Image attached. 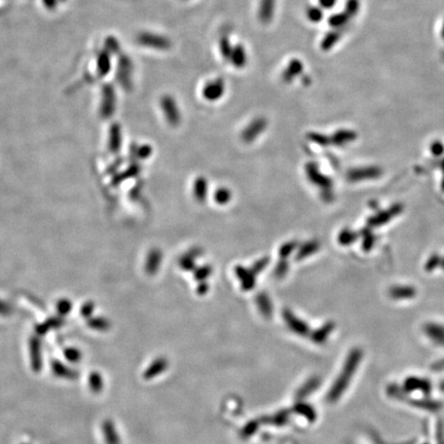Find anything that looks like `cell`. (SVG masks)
Instances as JSON below:
<instances>
[{
	"mask_svg": "<svg viewBox=\"0 0 444 444\" xmlns=\"http://www.w3.org/2000/svg\"><path fill=\"white\" fill-rule=\"evenodd\" d=\"M132 73H133V65L131 60L123 56L119 62V69H118V79L121 83V86L124 89L130 90L132 87Z\"/></svg>",
	"mask_w": 444,
	"mask_h": 444,
	"instance_id": "5b68a950",
	"label": "cell"
},
{
	"mask_svg": "<svg viewBox=\"0 0 444 444\" xmlns=\"http://www.w3.org/2000/svg\"><path fill=\"white\" fill-rule=\"evenodd\" d=\"M338 39V35L335 34V33H329L328 35H326L325 38L323 39V42H322V48L324 49H330L333 45H334V42Z\"/></svg>",
	"mask_w": 444,
	"mask_h": 444,
	"instance_id": "8d00e7d4",
	"label": "cell"
},
{
	"mask_svg": "<svg viewBox=\"0 0 444 444\" xmlns=\"http://www.w3.org/2000/svg\"><path fill=\"white\" fill-rule=\"evenodd\" d=\"M332 330H333V324H331V323L326 324L322 327V328L314 332L312 340L317 344H322L327 340V337H328V335L331 333Z\"/></svg>",
	"mask_w": 444,
	"mask_h": 444,
	"instance_id": "d4e9b609",
	"label": "cell"
},
{
	"mask_svg": "<svg viewBox=\"0 0 444 444\" xmlns=\"http://www.w3.org/2000/svg\"><path fill=\"white\" fill-rule=\"evenodd\" d=\"M293 410L296 412V414H298V415L304 417L306 419L310 420V421H315V419L317 418L315 409L311 405L306 404V403H302V402L296 403L294 405V407H293Z\"/></svg>",
	"mask_w": 444,
	"mask_h": 444,
	"instance_id": "7402d4cb",
	"label": "cell"
},
{
	"mask_svg": "<svg viewBox=\"0 0 444 444\" xmlns=\"http://www.w3.org/2000/svg\"><path fill=\"white\" fill-rule=\"evenodd\" d=\"M259 429V421L258 420H251L248 424H246L241 430V436L244 439L250 438L252 435H254Z\"/></svg>",
	"mask_w": 444,
	"mask_h": 444,
	"instance_id": "f546056e",
	"label": "cell"
},
{
	"mask_svg": "<svg viewBox=\"0 0 444 444\" xmlns=\"http://www.w3.org/2000/svg\"><path fill=\"white\" fill-rule=\"evenodd\" d=\"M196 194L198 198H203L205 194L207 193V184L205 183L204 180H198L196 185Z\"/></svg>",
	"mask_w": 444,
	"mask_h": 444,
	"instance_id": "f35d334b",
	"label": "cell"
},
{
	"mask_svg": "<svg viewBox=\"0 0 444 444\" xmlns=\"http://www.w3.org/2000/svg\"><path fill=\"white\" fill-rule=\"evenodd\" d=\"M390 294L395 299H407L414 297L416 290L414 287L409 286H396L390 290Z\"/></svg>",
	"mask_w": 444,
	"mask_h": 444,
	"instance_id": "ffe728a7",
	"label": "cell"
},
{
	"mask_svg": "<svg viewBox=\"0 0 444 444\" xmlns=\"http://www.w3.org/2000/svg\"><path fill=\"white\" fill-rule=\"evenodd\" d=\"M29 357H30V363L31 368L34 372H39L42 368V354H41V346L38 341L32 340L30 342L29 346Z\"/></svg>",
	"mask_w": 444,
	"mask_h": 444,
	"instance_id": "30bf717a",
	"label": "cell"
},
{
	"mask_svg": "<svg viewBox=\"0 0 444 444\" xmlns=\"http://www.w3.org/2000/svg\"><path fill=\"white\" fill-rule=\"evenodd\" d=\"M356 238H357V235L354 234L353 231L345 229L341 232L338 240H340V243L342 245H348V244H351V243H353L356 240Z\"/></svg>",
	"mask_w": 444,
	"mask_h": 444,
	"instance_id": "d6a6232c",
	"label": "cell"
},
{
	"mask_svg": "<svg viewBox=\"0 0 444 444\" xmlns=\"http://www.w3.org/2000/svg\"><path fill=\"white\" fill-rule=\"evenodd\" d=\"M22 444H29V443H22Z\"/></svg>",
	"mask_w": 444,
	"mask_h": 444,
	"instance_id": "7dc6e473",
	"label": "cell"
},
{
	"mask_svg": "<svg viewBox=\"0 0 444 444\" xmlns=\"http://www.w3.org/2000/svg\"><path fill=\"white\" fill-rule=\"evenodd\" d=\"M302 70H303V65H302L301 61L298 59H292L288 63L286 68L284 69L282 78L285 82L290 83L295 77H297L299 75V74L302 72Z\"/></svg>",
	"mask_w": 444,
	"mask_h": 444,
	"instance_id": "5bb4252c",
	"label": "cell"
},
{
	"mask_svg": "<svg viewBox=\"0 0 444 444\" xmlns=\"http://www.w3.org/2000/svg\"><path fill=\"white\" fill-rule=\"evenodd\" d=\"M306 15H308L309 20L312 21V22H319V21L322 20L323 18L322 10L318 7H310Z\"/></svg>",
	"mask_w": 444,
	"mask_h": 444,
	"instance_id": "e575fe53",
	"label": "cell"
},
{
	"mask_svg": "<svg viewBox=\"0 0 444 444\" xmlns=\"http://www.w3.org/2000/svg\"><path fill=\"white\" fill-rule=\"evenodd\" d=\"M225 92V83L222 78H216L206 83L203 90L202 95L205 100L209 102L218 101Z\"/></svg>",
	"mask_w": 444,
	"mask_h": 444,
	"instance_id": "277c9868",
	"label": "cell"
},
{
	"mask_svg": "<svg viewBox=\"0 0 444 444\" xmlns=\"http://www.w3.org/2000/svg\"><path fill=\"white\" fill-rule=\"evenodd\" d=\"M401 211H402V206L400 205H395L392 208H390L388 211H384V212L377 214L376 216L370 218L369 220V224L372 226H377V225H382L387 223L388 221H390L394 216L398 215Z\"/></svg>",
	"mask_w": 444,
	"mask_h": 444,
	"instance_id": "7c38bea8",
	"label": "cell"
},
{
	"mask_svg": "<svg viewBox=\"0 0 444 444\" xmlns=\"http://www.w3.org/2000/svg\"><path fill=\"white\" fill-rule=\"evenodd\" d=\"M426 332L433 341L437 343H444V328L442 326L435 325V324H429L426 326Z\"/></svg>",
	"mask_w": 444,
	"mask_h": 444,
	"instance_id": "cb8c5ba5",
	"label": "cell"
},
{
	"mask_svg": "<svg viewBox=\"0 0 444 444\" xmlns=\"http://www.w3.org/2000/svg\"><path fill=\"white\" fill-rule=\"evenodd\" d=\"M267 120L263 118H257L254 121H252L247 128L243 131L242 138L245 142H252L256 139L257 137L266 130L267 128Z\"/></svg>",
	"mask_w": 444,
	"mask_h": 444,
	"instance_id": "8992f818",
	"label": "cell"
},
{
	"mask_svg": "<svg viewBox=\"0 0 444 444\" xmlns=\"http://www.w3.org/2000/svg\"><path fill=\"white\" fill-rule=\"evenodd\" d=\"M319 248V244L317 242H310L306 244L300 251H299V256L298 258H304L306 256H309L312 253L316 252Z\"/></svg>",
	"mask_w": 444,
	"mask_h": 444,
	"instance_id": "1f68e13d",
	"label": "cell"
},
{
	"mask_svg": "<svg viewBox=\"0 0 444 444\" xmlns=\"http://www.w3.org/2000/svg\"><path fill=\"white\" fill-rule=\"evenodd\" d=\"M111 67V63H110V57L108 52H103V54L100 55L99 60H98V69L101 75H106V74L109 72Z\"/></svg>",
	"mask_w": 444,
	"mask_h": 444,
	"instance_id": "f1b7e54d",
	"label": "cell"
},
{
	"mask_svg": "<svg viewBox=\"0 0 444 444\" xmlns=\"http://www.w3.org/2000/svg\"><path fill=\"white\" fill-rule=\"evenodd\" d=\"M257 303H258V308L261 312V314L264 317H270L272 312V306L271 304V301L269 299L268 296L266 294H260L259 297L257 298Z\"/></svg>",
	"mask_w": 444,
	"mask_h": 444,
	"instance_id": "83f0119b",
	"label": "cell"
},
{
	"mask_svg": "<svg viewBox=\"0 0 444 444\" xmlns=\"http://www.w3.org/2000/svg\"><path fill=\"white\" fill-rule=\"evenodd\" d=\"M441 389H442V390H443V391H444V383H443V384H442V386H441Z\"/></svg>",
	"mask_w": 444,
	"mask_h": 444,
	"instance_id": "bcb514c9",
	"label": "cell"
},
{
	"mask_svg": "<svg viewBox=\"0 0 444 444\" xmlns=\"http://www.w3.org/2000/svg\"><path fill=\"white\" fill-rule=\"evenodd\" d=\"M440 266H441V267H442V268H443V269H444V260H443V261H442V262H441V264H440Z\"/></svg>",
	"mask_w": 444,
	"mask_h": 444,
	"instance_id": "f6af8a7d",
	"label": "cell"
},
{
	"mask_svg": "<svg viewBox=\"0 0 444 444\" xmlns=\"http://www.w3.org/2000/svg\"><path fill=\"white\" fill-rule=\"evenodd\" d=\"M319 384H320V380L318 377H312L297 391V393H296V398L303 399L305 397L310 396V394L315 392L317 388L319 387Z\"/></svg>",
	"mask_w": 444,
	"mask_h": 444,
	"instance_id": "d6986e66",
	"label": "cell"
},
{
	"mask_svg": "<svg viewBox=\"0 0 444 444\" xmlns=\"http://www.w3.org/2000/svg\"><path fill=\"white\" fill-rule=\"evenodd\" d=\"M64 357L70 363H78L81 360L82 354L76 347H68L64 352Z\"/></svg>",
	"mask_w": 444,
	"mask_h": 444,
	"instance_id": "4dcf8cb0",
	"label": "cell"
},
{
	"mask_svg": "<svg viewBox=\"0 0 444 444\" xmlns=\"http://www.w3.org/2000/svg\"><path fill=\"white\" fill-rule=\"evenodd\" d=\"M406 388L409 390H416V389H429V383L426 380H419L416 378L408 379L406 382Z\"/></svg>",
	"mask_w": 444,
	"mask_h": 444,
	"instance_id": "836d02e7",
	"label": "cell"
},
{
	"mask_svg": "<svg viewBox=\"0 0 444 444\" xmlns=\"http://www.w3.org/2000/svg\"><path fill=\"white\" fill-rule=\"evenodd\" d=\"M284 319L286 324L290 327V329L295 333L299 335H306L309 333V326L298 318H296L290 311H285Z\"/></svg>",
	"mask_w": 444,
	"mask_h": 444,
	"instance_id": "8fae6325",
	"label": "cell"
},
{
	"mask_svg": "<svg viewBox=\"0 0 444 444\" xmlns=\"http://www.w3.org/2000/svg\"><path fill=\"white\" fill-rule=\"evenodd\" d=\"M232 50V46L230 44V40L226 35L221 36L219 39V51L224 60H229L230 54Z\"/></svg>",
	"mask_w": 444,
	"mask_h": 444,
	"instance_id": "4316f807",
	"label": "cell"
},
{
	"mask_svg": "<svg viewBox=\"0 0 444 444\" xmlns=\"http://www.w3.org/2000/svg\"><path fill=\"white\" fill-rule=\"evenodd\" d=\"M440 264H441L440 257L438 255H433L426 264V270L428 271H432L433 270H435L438 266H440Z\"/></svg>",
	"mask_w": 444,
	"mask_h": 444,
	"instance_id": "74e56055",
	"label": "cell"
},
{
	"mask_svg": "<svg viewBox=\"0 0 444 444\" xmlns=\"http://www.w3.org/2000/svg\"><path fill=\"white\" fill-rule=\"evenodd\" d=\"M137 41L138 44L158 50H167L171 48V41L168 37L154 34L151 32H142L137 36Z\"/></svg>",
	"mask_w": 444,
	"mask_h": 444,
	"instance_id": "7a4b0ae2",
	"label": "cell"
},
{
	"mask_svg": "<svg viewBox=\"0 0 444 444\" xmlns=\"http://www.w3.org/2000/svg\"><path fill=\"white\" fill-rule=\"evenodd\" d=\"M380 174H382L380 169L375 168V167H370V168H362V169H356V170H352L348 172L347 178L350 179L351 181H360V180H364V179L376 178Z\"/></svg>",
	"mask_w": 444,
	"mask_h": 444,
	"instance_id": "9c48e42d",
	"label": "cell"
},
{
	"mask_svg": "<svg viewBox=\"0 0 444 444\" xmlns=\"http://www.w3.org/2000/svg\"><path fill=\"white\" fill-rule=\"evenodd\" d=\"M310 139L316 143H318V144H321V145H326L327 143H329V140L328 138H327V137H325L324 135H320V134H311L310 136Z\"/></svg>",
	"mask_w": 444,
	"mask_h": 444,
	"instance_id": "ab89813d",
	"label": "cell"
},
{
	"mask_svg": "<svg viewBox=\"0 0 444 444\" xmlns=\"http://www.w3.org/2000/svg\"><path fill=\"white\" fill-rule=\"evenodd\" d=\"M277 0H260L258 8V19L262 24H269L273 19Z\"/></svg>",
	"mask_w": 444,
	"mask_h": 444,
	"instance_id": "ba28073f",
	"label": "cell"
},
{
	"mask_svg": "<svg viewBox=\"0 0 444 444\" xmlns=\"http://www.w3.org/2000/svg\"><path fill=\"white\" fill-rule=\"evenodd\" d=\"M88 386L94 394L101 393L104 389V380L102 374L98 371L91 372L88 376Z\"/></svg>",
	"mask_w": 444,
	"mask_h": 444,
	"instance_id": "ac0fdd59",
	"label": "cell"
},
{
	"mask_svg": "<svg viewBox=\"0 0 444 444\" xmlns=\"http://www.w3.org/2000/svg\"><path fill=\"white\" fill-rule=\"evenodd\" d=\"M308 174L311 178L312 182L324 187L325 189L330 187V185H331L330 180H328V179H327L325 176H323L321 173H319L318 169H317L315 164H310V166L308 167Z\"/></svg>",
	"mask_w": 444,
	"mask_h": 444,
	"instance_id": "e0dca14e",
	"label": "cell"
},
{
	"mask_svg": "<svg viewBox=\"0 0 444 444\" xmlns=\"http://www.w3.org/2000/svg\"><path fill=\"white\" fill-rule=\"evenodd\" d=\"M51 371L55 376L62 378V379H69L74 380L78 377V372L67 366L66 364L62 363L59 360H52L50 363Z\"/></svg>",
	"mask_w": 444,
	"mask_h": 444,
	"instance_id": "52a82bcc",
	"label": "cell"
},
{
	"mask_svg": "<svg viewBox=\"0 0 444 444\" xmlns=\"http://www.w3.org/2000/svg\"><path fill=\"white\" fill-rule=\"evenodd\" d=\"M334 3H335V0H320L321 6L325 7V8H329V7L333 6Z\"/></svg>",
	"mask_w": 444,
	"mask_h": 444,
	"instance_id": "ee69618b",
	"label": "cell"
},
{
	"mask_svg": "<svg viewBox=\"0 0 444 444\" xmlns=\"http://www.w3.org/2000/svg\"><path fill=\"white\" fill-rule=\"evenodd\" d=\"M228 61L231 62V64L238 69L244 68L248 61L245 48L240 44L232 47V50H231V54H230Z\"/></svg>",
	"mask_w": 444,
	"mask_h": 444,
	"instance_id": "9a60e30c",
	"label": "cell"
},
{
	"mask_svg": "<svg viewBox=\"0 0 444 444\" xmlns=\"http://www.w3.org/2000/svg\"><path fill=\"white\" fill-rule=\"evenodd\" d=\"M288 419L289 412L287 410H282L271 417L266 418L262 421L266 422V424H271L274 426H284L288 421Z\"/></svg>",
	"mask_w": 444,
	"mask_h": 444,
	"instance_id": "603a6c76",
	"label": "cell"
},
{
	"mask_svg": "<svg viewBox=\"0 0 444 444\" xmlns=\"http://www.w3.org/2000/svg\"><path fill=\"white\" fill-rule=\"evenodd\" d=\"M216 197H217V199H218V202H220V203H225V202H227V200L229 199V193L227 192V190H225V189L219 190V192H218L217 195H216Z\"/></svg>",
	"mask_w": 444,
	"mask_h": 444,
	"instance_id": "60d3db41",
	"label": "cell"
},
{
	"mask_svg": "<svg viewBox=\"0 0 444 444\" xmlns=\"http://www.w3.org/2000/svg\"><path fill=\"white\" fill-rule=\"evenodd\" d=\"M161 107L168 123L176 126L180 123V112L175 99L170 95H165L161 99Z\"/></svg>",
	"mask_w": 444,
	"mask_h": 444,
	"instance_id": "3957f363",
	"label": "cell"
},
{
	"mask_svg": "<svg viewBox=\"0 0 444 444\" xmlns=\"http://www.w3.org/2000/svg\"><path fill=\"white\" fill-rule=\"evenodd\" d=\"M431 150L435 155H440V154H442V152L444 150V147L441 142H434L432 144Z\"/></svg>",
	"mask_w": 444,
	"mask_h": 444,
	"instance_id": "b9f144b4",
	"label": "cell"
},
{
	"mask_svg": "<svg viewBox=\"0 0 444 444\" xmlns=\"http://www.w3.org/2000/svg\"><path fill=\"white\" fill-rule=\"evenodd\" d=\"M356 138V134L350 131H341L334 134L332 137V141L337 145H344L347 142L353 141Z\"/></svg>",
	"mask_w": 444,
	"mask_h": 444,
	"instance_id": "484cf974",
	"label": "cell"
},
{
	"mask_svg": "<svg viewBox=\"0 0 444 444\" xmlns=\"http://www.w3.org/2000/svg\"><path fill=\"white\" fill-rule=\"evenodd\" d=\"M366 231L364 232V240H363V248L365 251H368L372 248L373 243H374V237L372 236L371 232L369 230L365 229Z\"/></svg>",
	"mask_w": 444,
	"mask_h": 444,
	"instance_id": "d590c367",
	"label": "cell"
},
{
	"mask_svg": "<svg viewBox=\"0 0 444 444\" xmlns=\"http://www.w3.org/2000/svg\"><path fill=\"white\" fill-rule=\"evenodd\" d=\"M345 16H343V15H338V16L335 15V16H333L330 19V24L332 26H341L345 22Z\"/></svg>",
	"mask_w": 444,
	"mask_h": 444,
	"instance_id": "7bdbcfd3",
	"label": "cell"
},
{
	"mask_svg": "<svg viewBox=\"0 0 444 444\" xmlns=\"http://www.w3.org/2000/svg\"><path fill=\"white\" fill-rule=\"evenodd\" d=\"M115 104V94L111 86L107 84L103 88V106L106 112H111Z\"/></svg>",
	"mask_w": 444,
	"mask_h": 444,
	"instance_id": "44dd1931",
	"label": "cell"
},
{
	"mask_svg": "<svg viewBox=\"0 0 444 444\" xmlns=\"http://www.w3.org/2000/svg\"><path fill=\"white\" fill-rule=\"evenodd\" d=\"M103 437L106 444H121V438L113 422L110 419H106L102 424Z\"/></svg>",
	"mask_w": 444,
	"mask_h": 444,
	"instance_id": "2e32d148",
	"label": "cell"
},
{
	"mask_svg": "<svg viewBox=\"0 0 444 444\" xmlns=\"http://www.w3.org/2000/svg\"><path fill=\"white\" fill-rule=\"evenodd\" d=\"M168 366L169 363L166 358H157L146 368L143 373V376L145 379H152L153 377L160 375L161 373L166 371Z\"/></svg>",
	"mask_w": 444,
	"mask_h": 444,
	"instance_id": "4fadbf2b",
	"label": "cell"
},
{
	"mask_svg": "<svg viewBox=\"0 0 444 444\" xmlns=\"http://www.w3.org/2000/svg\"><path fill=\"white\" fill-rule=\"evenodd\" d=\"M361 359V352L359 350H354L348 355L347 360L344 366L342 373L333 384L330 392L328 393V400L330 402H334L337 399H340L344 391L346 389L348 383H350L351 377L354 374L356 368L359 365V361Z\"/></svg>",
	"mask_w": 444,
	"mask_h": 444,
	"instance_id": "6da1fadb",
	"label": "cell"
}]
</instances>
